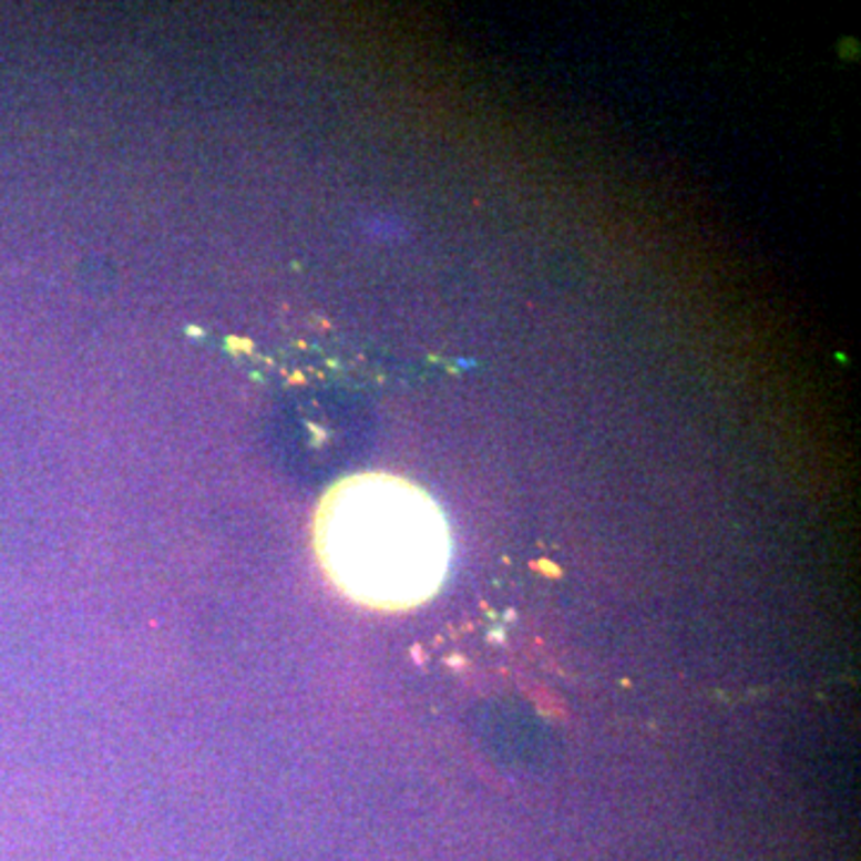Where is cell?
I'll list each match as a JSON object with an SVG mask.
<instances>
[{
	"mask_svg": "<svg viewBox=\"0 0 861 861\" xmlns=\"http://www.w3.org/2000/svg\"><path fill=\"white\" fill-rule=\"evenodd\" d=\"M316 557L340 592L361 606L407 611L448 577L450 529L417 483L392 474L338 481L316 510Z\"/></svg>",
	"mask_w": 861,
	"mask_h": 861,
	"instance_id": "1",
	"label": "cell"
}]
</instances>
